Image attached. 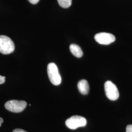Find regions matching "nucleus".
<instances>
[{"label": "nucleus", "mask_w": 132, "mask_h": 132, "mask_svg": "<svg viewBox=\"0 0 132 132\" xmlns=\"http://www.w3.org/2000/svg\"><path fill=\"white\" fill-rule=\"evenodd\" d=\"M47 72L49 79L53 85L57 86L60 84L61 77L55 64L53 63H49L47 65Z\"/></svg>", "instance_id": "obj_1"}, {"label": "nucleus", "mask_w": 132, "mask_h": 132, "mask_svg": "<svg viewBox=\"0 0 132 132\" xmlns=\"http://www.w3.org/2000/svg\"><path fill=\"white\" fill-rule=\"evenodd\" d=\"M15 45L12 40L5 35H0V52L3 54H9L13 52Z\"/></svg>", "instance_id": "obj_2"}, {"label": "nucleus", "mask_w": 132, "mask_h": 132, "mask_svg": "<svg viewBox=\"0 0 132 132\" xmlns=\"http://www.w3.org/2000/svg\"><path fill=\"white\" fill-rule=\"evenodd\" d=\"M27 105V102L23 100H12L6 102L5 103V107L10 112L18 113L23 111Z\"/></svg>", "instance_id": "obj_3"}, {"label": "nucleus", "mask_w": 132, "mask_h": 132, "mask_svg": "<svg viewBox=\"0 0 132 132\" xmlns=\"http://www.w3.org/2000/svg\"><path fill=\"white\" fill-rule=\"evenodd\" d=\"M65 124L68 128L75 130L77 128L84 127L87 124V120L84 117L79 116H73L67 119Z\"/></svg>", "instance_id": "obj_4"}, {"label": "nucleus", "mask_w": 132, "mask_h": 132, "mask_svg": "<svg viewBox=\"0 0 132 132\" xmlns=\"http://www.w3.org/2000/svg\"><path fill=\"white\" fill-rule=\"evenodd\" d=\"M105 94L109 99L114 101L118 99L119 96L118 90L116 85L110 81H107L104 84Z\"/></svg>", "instance_id": "obj_5"}, {"label": "nucleus", "mask_w": 132, "mask_h": 132, "mask_svg": "<svg viewBox=\"0 0 132 132\" xmlns=\"http://www.w3.org/2000/svg\"><path fill=\"white\" fill-rule=\"evenodd\" d=\"M94 39L100 44L107 45L113 42L116 40V37L111 33L100 32L95 35Z\"/></svg>", "instance_id": "obj_6"}, {"label": "nucleus", "mask_w": 132, "mask_h": 132, "mask_svg": "<svg viewBox=\"0 0 132 132\" xmlns=\"http://www.w3.org/2000/svg\"><path fill=\"white\" fill-rule=\"evenodd\" d=\"M77 87L79 91L81 94L86 95L89 93L90 87L88 81L85 79L79 81L78 83Z\"/></svg>", "instance_id": "obj_7"}, {"label": "nucleus", "mask_w": 132, "mask_h": 132, "mask_svg": "<svg viewBox=\"0 0 132 132\" xmlns=\"http://www.w3.org/2000/svg\"><path fill=\"white\" fill-rule=\"evenodd\" d=\"M70 50L71 53L77 58H80L83 55V53L80 47L76 44H71L70 46Z\"/></svg>", "instance_id": "obj_8"}, {"label": "nucleus", "mask_w": 132, "mask_h": 132, "mask_svg": "<svg viewBox=\"0 0 132 132\" xmlns=\"http://www.w3.org/2000/svg\"><path fill=\"white\" fill-rule=\"evenodd\" d=\"M59 5L64 9L70 7L72 4V0H57Z\"/></svg>", "instance_id": "obj_9"}, {"label": "nucleus", "mask_w": 132, "mask_h": 132, "mask_svg": "<svg viewBox=\"0 0 132 132\" xmlns=\"http://www.w3.org/2000/svg\"><path fill=\"white\" fill-rule=\"evenodd\" d=\"M126 132H132V125H128L126 127Z\"/></svg>", "instance_id": "obj_10"}, {"label": "nucleus", "mask_w": 132, "mask_h": 132, "mask_svg": "<svg viewBox=\"0 0 132 132\" xmlns=\"http://www.w3.org/2000/svg\"><path fill=\"white\" fill-rule=\"evenodd\" d=\"M5 76H0V84H2L5 82Z\"/></svg>", "instance_id": "obj_11"}, {"label": "nucleus", "mask_w": 132, "mask_h": 132, "mask_svg": "<svg viewBox=\"0 0 132 132\" xmlns=\"http://www.w3.org/2000/svg\"><path fill=\"white\" fill-rule=\"evenodd\" d=\"M28 1L31 4L36 5L39 2L40 0H28Z\"/></svg>", "instance_id": "obj_12"}, {"label": "nucleus", "mask_w": 132, "mask_h": 132, "mask_svg": "<svg viewBox=\"0 0 132 132\" xmlns=\"http://www.w3.org/2000/svg\"><path fill=\"white\" fill-rule=\"evenodd\" d=\"M12 132H27L26 131H24L23 129H15Z\"/></svg>", "instance_id": "obj_13"}, {"label": "nucleus", "mask_w": 132, "mask_h": 132, "mask_svg": "<svg viewBox=\"0 0 132 132\" xmlns=\"http://www.w3.org/2000/svg\"><path fill=\"white\" fill-rule=\"evenodd\" d=\"M4 122V120L3 119V118H0V127L1 126V125H2V123Z\"/></svg>", "instance_id": "obj_14"}]
</instances>
